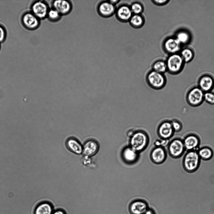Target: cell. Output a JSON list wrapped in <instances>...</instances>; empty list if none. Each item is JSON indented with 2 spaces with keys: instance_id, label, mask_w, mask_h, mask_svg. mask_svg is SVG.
I'll return each mask as SVG.
<instances>
[{
  "instance_id": "6da1fadb",
  "label": "cell",
  "mask_w": 214,
  "mask_h": 214,
  "mask_svg": "<svg viewBox=\"0 0 214 214\" xmlns=\"http://www.w3.org/2000/svg\"><path fill=\"white\" fill-rule=\"evenodd\" d=\"M149 141L148 135L145 131L141 129L136 130L130 138L129 146L140 153L147 148Z\"/></svg>"
},
{
  "instance_id": "7a4b0ae2",
  "label": "cell",
  "mask_w": 214,
  "mask_h": 214,
  "mask_svg": "<svg viewBox=\"0 0 214 214\" xmlns=\"http://www.w3.org/2000/svg\"><path fill=\"white\" fill-rule=\"evenodd\" d=\"M201 159L197 151H187L184 154L182 159L183 168L187 172H194L199 168Z\"/></svg>"
},
{
  "instance_id": "3957f363",
  "label": "cell",
  "mask_w": 214,
  "mask_h": 214,
  "mask_svg": "<svg viewBox=\"0 0 214 214\" xmlns=\"http://www.w3.org/2000/svg\"><path fill=\"white\" fill-rule=\"evenodd\" d=\"M145 80L150 87L155 90H160L163 88L167 83V79L164 74L158 72L152 69L146 74Z\"/></svg>"
},
{
  "instance_id": "277c9868",
  "label": "cell",
  "mask_w": 214,
  "mask_h": 214,
  "mask_svg": "<svg viewBox=\"0 0 214 214\" xmlns=\"http://www.w3.org/2000/svg\"><path fill=\"white\" fill-rule=\"evenodd\" d=\"M165 61L167 72L174 75H178L181 72L185 63L179 53L169 55Z\"/></svg>"
},
{
  "instance_id": "5b68a950",
  "label": "cell",
  "mask_w": 214,
  "mask_h": 214,
  "mask_svg": "<svg viewBox=\"0 0 214 214\" xmlns=\"http://www.w3.org/2000/svg\"><path fill=\"white\" fill-rule=\"evenodd\" d=\"M204 92L197 86H193L187 93L186 102L191 107L199 106L204 101Z\"/></svg>"
},
{
  "instance_id": "8992f818",
  "label": "cell",
  "mask_w": 214,
  "mask_h": 214,
  "mask_svg": "<svg viewBox=\"0 0 214 214\" xmlns=\"http://www.w3.org/2000/svg\"><path fill=\"white\" fill-rule=\"evenodd\" d=\"M167 149L169 155L176 159L180 158L186 150L183 139L180 138H175L169 141Z\"/></svg>"
},
{
  "instance_id": "52a82bcc",
  "label": "cell",
  "mask_w": 214,
  "mask_h": 214,
  "mask_svg": "<svg viewBox=\"0 0 214 214\" xmlns=\"http://www.w3.org/2000/svg\"><path fill=\"white\" fill-rule=\"evenodd\" d=\"M21 23L23 26L29 30H34L38 29L40 25V21L30 10L24 12L21 15Z\"/></svg>"
},
{
  "instance_id": "ba28073f",
  "label": "cell",
  "mask_w": 214,
  "mask_h": 214,
  "mask_svg": "<svg viewBox=\"0 0 214 214\" xmlns=\"http://www.w3.org/2000/svg\"><path fill=\"white\" fill-rule=\"evenodd\" d=\"M50 8L46 1L35 0L31 4L29 10L40 20H42L46 18Z\"/></svg>"
},
{
  "instance_id": "9c48e42d",
  "label": "cell",
  "mask_w": 214,
  "mask_h": 214,
  "mask_svg": "<svg viewBox=\"0 0 214 214\" xmlns=\"http://www.w3.org/2000/svg\"><path fill=\"white\" fill-rule=\"evenodd\" d=\"M174 133L171 121L168 120H163L158 126L157 133L160 138L169 140L173 136Z\"/></svg>"
},
{
  "instance_id": "30bf717a",
  "label": "cell",
  "mask_w": 214,
  "mask_h": 214,
  "mask_svg": "<svg viewBox=\"0 0 214 214\" xmlns=\"http://www.w3.org/2000/svg\"><path fill=\"white\" fill-rule=\"evenodd\" d=\"M51 8L56 10L62 16L67 15L71 12L73 5L70 0H55L51 2Z\"/></svg>"
},
{
  "instance_id": "8fae6325",
  "label": "cell",
  "mask_w": 214,
  "mask_h": 214,
  "mask_svg": "<svg viewBox=\"0 0 214 214\" xmlns=\"http://www.w3.org/2000/svg\"><path fill=\"white\" fill-rule=\"evenodd\" d=\"M116 10L115 5L110 1H102L99 3L97 7L98 14L103 18H109L115 13Z\"/></svg>"
},
{
  "instance_id": "7c38bea8",
  "label": "cell",
  "mask_w": 214,
  "mask_h": 214,
  "mask_svg": "<svg viewBox=\"0 0 214 214\" xmlns=\"http://www.w3.org/2000/svg\"><path fill=\"white\" fill-rule=\"evenodd\" d=\"M181 45L174 36L170 37L164 40L163 47L166 53L171 55L179 53L181 50Z\"/></svg>"
},
{
  "instance_id": "4fadbf2b",
  "label": "cell",
  "mask_w": 214,
  "mask_h": 214,
  "mask_svg": "<svg viewBox=\"0 0 214 214\" xmlns=\"http://www.w3.org/2000/svg\"><path fill=\"white\" fill-rule=\"evenodd\" d=\"M186 150L197 151L201 144L199 137L196 134L190 133L186 135L183 139Z\"/></svg>"
},
{
  "instance_id": "5bb4252c",
  "label": "cell",
  "mask_w": 214,
  "mask_h": 214,
  "mask_svg": "<svg viewBox=\"0 0 214 214\" xmlns=\"http://www.w3.org/2000/svg\"><path fill=\"white\" fill-rule=\"evenodd\" d=\"M139 154L128 146L123 149L121 152V157L125 163L129 164H132L138 161L140 157Z\"/></svg>"
},
{
  "instance_id": "9a60e30c",
  "label": "cell",
  "mask_w": 214,
  "mask_h": 214,
  "mask_svg": "<svg viewBox=\"0 0 214 214\" xmlns=\"http://www.w3.org/2000/svg\"><path fill=\"white\" fill-rule=\"evenodd\" d=\"M167 152L164 147H155L151 151L150 158L152 161L156 164L163 163L167 158Z\"/></svg>"
},
{
  "instance_id": "2e32d148",
  "label": "cell",
  "mask_w": 214,
  "mask_h": 214,
  "mask_svg": "<svg viewBox=\"0 0 214 214\" xmlns=\"http://www.w3.org/2000/svg\"><path fill=\"white\" fill-rule=\"evenodd\" d=\"M197 86L204 92L211 91L214 88V78L209 74L202 75L198 80Z\"/></svg>"
},
{
  "instance_id": "e0dca14e",
  "label": "cell",
  "mask_w": 214,
  "mask_h": 214,
  "mask_svg": "<svg viewBox=\"0 0 214 214\" xmlns=\"http://www.w3.org/2000/svg\"><path fill=\"white\" fill-rule=\"evenodd\" d=\"M115 13L117 18L120 22H129L133 14L130 6L126 4L120 5L116 8Z\"/></svg>"
},
{
  "instance_id": "ac0fdd59",
  "label": "cell",
  "mask_w": 214,
  "mask_h": 214,
  "mask_svg": "<svg viewBox=\"0 0 214 214\" xmlns=\"http://www.w3.org/2000/svg\"><path fill=\"white\" fill-rule=\"evenodd\" d=\"M83 148V153L84 156L90 157L98 152L99 148V145L95 139L91 138L85 141Z\"/></svg>"
},
{
  "instance_id": "d6986e66",
  "label": "cell",
  "mask_w": 214,
  "mask_h": 214,
  "mask_svg": "<svg viewBox=\"0 0 214 214\" xmlns=\"http://www.w3.org/2000/svg\"><path fill=\"white\" fill-rule=\"evenodd\" d=\"M148 208L147 203L141 200L133 201L129 206V210L131 214H143Z\"/></svg>"
},
{
  "instance_id": "ffe728a7",
  "label": "cell",
  "mask_w": 214,
  "mask_h": 214,
  "mask_svg": "<svg viewBox=\"0 0 214 214\" xmlns=\"http://www.w3.org/2000/svg\"><path fill=\"white\" fill-rule=\"evenodd\" d=\"M66 146L71 152L76 154L83 153V146L79 141L74 137H69L66 142Z\"/></svg>"
},
{
  "instance_id": "44dd1931",
  "label": "cell",
  "mask_w": 214,
  "mask_h": 214,
  "mask_svg": "<svg viewBox=\"0 0 214 214\" xmlns=\"http://www.w3.org/2000/svg\"><path fill=\"white\" fill-rule=\"evenodd\" d=\"M53 206L50 202L43 201L39 202L35 207L34 214H52Z\"/></svg>"
},
{
  "instance_id": "7402d4cb",
  "label": "cell",
  "mask_w": 214,
  "mask_h": 214,
  "mask_svg": "<svg viewBox=\"0 0 214 214\" xmlns=\"http://www.w3.org/2000/svg\"><path fill=\"white\" fill-rule=\"evenodd\" d=\"M197 152L201 159L205 160L210 159L213 155V152L211 148L205 146L199 148Z\"/></svg>"
},
{
  "instance_id": "603a6c76",
  "label": "cell",
  "mask_w": 214,
  "mask_h": 214,
  "mask_svg": "<svg viewBox=\"0 0 214 214\" xmlns=\"http://www.w3.org/2000/svg\"><path fill=\"white\" fill-rule=\"evenodd\" d=\"M129 22L131 26L133 28H139L144 25L145 20L142 14H133Z\"/></svg>"
},
{
  "instance_id": "cb8c5ba5",
  "label": "cell",
  "mask_w": 214,
  "mask_h": 214,
  "mask_svg": "<svg viewBox=\"0 0 214 214\" xmlns=\"http://www.w3.org/2000/svg\"><path fill=\"white\" fill-rule=\"evenodd\" d=\"M181 44L188 43L191 39L189 33L185 30H180L178 31L174 36Z\"/></svg>"
},
{
  "instance_id": "d4e9b609",
  "label": "cell",
  "mask_w": 214,
  "mask_h": 214,
  "mask_svg": "<svg viewBox=\"0 0 214 214\" xmlns=\"http://www.w3.org/2000/svg\"><path fill=\"white\" fill-rule=\"evenodd\" d=\"M152 67V70L160 73L164 74L167 72L166 61L162 60H158L155 61Z\"/></svg>"
},
{
  "instance_id": "484cf974",
  "label": "cell",
  "mask_w": 214,
  "mask_h": 214,
  "mask_svg": "<svg viewBox=\"0 0 214 214\" xmlns=\"http://www.w3.org/2000/svg\"><path fill=\"white\" fill-rule=\"evenodd\" d=\"M179 54L185 63L190 62L194 57V51L189 48H185L181 49Z\"/></svg>"
},
{
  "instance_id": "4316f807",
  "label": "cell",
  "mask_w": 214,
  "mask_h": 214,
  "mask_svg": "<svg viewBox=\"0 0 214 214\" xmlns=\"http://www.w3.org/2000/svg\"><path fill=\"white\" fill-rule=\"evenodd\" d=\"M62 16L56 10L51 8L49 9L46 18L52 22H56L59 21Z\"/></svg>"
},
{
  "instance_id": "83f0119b",
  "label": "cell",
  "mask_w": 214,
  "mask_h": 214,
  "mask_svg": "<svg viewBox=\"0 0 214 214\" xmlns=\"http://www.w3.org/2000/svg\"><path fill=\"white\" fill-rule=\"evenodd\" d=\"M133 14H141L144 10V7L141 3L135 2L130 6Z\"/></svg>"
},
{
  "instance_id": "f1b7e54d",
  "label": "cell",
  "mask_w": 214,
  "mask_h": 214,
  "mask_svg": "<svg viewBox=\"0 0 214 214\" xmlns=\"http://www.w3.org/2000/svg\"><path fill=\"white\" fill-rule=\"evenodd\" d=\"M204 101L211 105H214V92L210 91L204 92Z\"/></svg>"
},
{
  "instance_id": "f546056e",
  "label": "cell",
  "mask_w": 214,
  "mask_h": 214,
  "mask_svg": "<svg viewBox=\"0 0 214 214\" xmlns=\"http://www.w3.org/2000/svg\"><path fill=\"white\" fill-rule=\"evenodd\" d=\"M173 128L175 132H179L180 131L183 127L182 123L179 120L173 119L171 121Z\"/></svg>"
},
{
  "instance_id": "4dcf8cb0",
  "label": "cell",
  "mask_w": 214,
  "mask_h": 214,
  "mask_svg": "<svg viewBox=\"0 0 214 214\" xmlns=\"http://www.w3.org/2000/svg\"><path fill=\"white\" fill-rule=\"evenodd\" d=\"M7 36V32L5 27L0 23V43H3L6 40Z\"/></svg>"
},
{
  "instance_id": "1f68e13d",
  "label": "cell",
  "mask_w": 214,
  "mask_h": 214,
  "mask_svg": "<svg viewBox=\"0 0 214 214\" xmlns=\"http://www.w3.org/2000/svg\"><path fill=\"white\" fill-rule=\"evenodd\" d=\"M169 141V140L163 139L160 138L156 139L154 142L155 147H164L168 145Z\"/></svg>"
},
{
  "instance_id": "d6a6232c",
  "label": "cell",
  "mask_w": 214,
  "mask_h": 214,
  "mask_svg": "<svg viewBox=\"0 0 214 214\" xmlns=\"http://www.w3.org/2000/svg\"><path fill=\"white\" fill-rule=\"evenodd\" d=\"M169 1L168 0H152V2L154 4L159 6H161L166 5Z\"/></svg>"
},
{
  "instance_id": "836d02e7",
  "label": "cell",
  "mask_w": 214,
  "mask_h": 214,
  "mask_svg": "<svg viewBox=\"0 0 214 214\" xmlns=\"http://www.w3.org/2000/svg\"><path fill=\"white\" fill-rule=\"evenodd\" d=\"M52 214H66L65 211L63 209H57L54 210Z\"/></svg>"
},
{
  "instance_id": "e575fe53",
  "label": "cell",
  "mask_w": 214,
  "mask_h": 214,
  "mask_svg": "<svg viewBox=\"0 0 214 214\" xmlns=\"http://www.w3.org/2000/svg\"><path fill=\"white\" fill-rule=\"evenodd\" d=\"M135 130L133 129H130L126 133L127 136L130 138L133 135L135 132Z\"/></svg>"
},
{
  "instance_id": "d590c367",
  "label": "cell",
  "mask_w": 214,
  "mask_h": 214,
  "mask_svg": "<svg viewBox=\"0 0 214 214\" xmlns=\"http://www.w3.org/2000/svg\"><path fill=\"white\" fill-rule=\"evenodd\" d=\"M143 214H155V213L153 209L148 208Z\"/></svg>"
},
{
  "instance_id": "8d00e7d4",
  "label": "cell",
  "mask_w": 214,
  "mask_h": 214,
  "mask_svg": "<svg viewBox=\"0 0 214 214\" xmlns=\"http://www.w3.org/2000/svg\"><path fill=\"white\" fill-rule=\"evenodd\" d=\"M113 4L115 5V4L119 3L120 1L118 0H109Z\"/></svg>"
},
{
  "instance_id": "74e56055",
  "label": "cell",
  "mask_w": 214,
  "mask_h": 214,
  "mask_svg": "<svg viewBox=\"0 0 214 214\" xmlns=\"http://www.w3.org/2000/svg\"><path fill=\"white\" fill-rule=\"evenodd\" d=\"M1 49V43H0V51Z\"/></svg>"
}]
</instances>
